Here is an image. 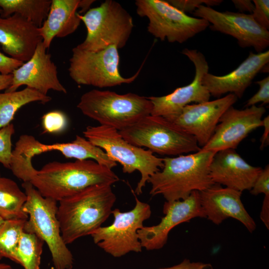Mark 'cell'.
I'll return each instance as SVG.
<instances>
[{
    "label": "cell",
    "instance_id": "cell-27",
    "mask_svg": "<svg viewBox=\"0 0 269 269\" xmlns=\"http://www.w3.org/2000/svg\"><path fill=\"white\" fill-rule=\"evenodd\" d=\"M44 243L35 234L24 231L17 250L19 264L24 269H40Z\"/></svg>",
    "mask_w": 269,
    "mask_h": 269
},
{
    "label": "cell",
    "instance_id": "cell-28",
    "mask_svg": "<svg viewBox=\"0 0 269 269\" xmlns=\"http://www.w3.org/2000/svg\"><path fill=\"white\" fill-rule=\"evenodd\" d=\"M14 133L12 124L0 129V163L9 169L12 158L11 137Z\"/></svg>",
    "mask_w": 269,
    "mask_h": 269
},
{
    "label": "cell",
    "instance_id": "cell-21",
    "mask_svg": "<svg viewBox=\"0 0 269 269\" xmlns=\"http://www.w3.org/2000/svg\"><path fill=\"white\" fill-rule=\"evenodd\" d=\"M38 28L17 13L5 18L0 16V44L3 51L11 58L27 61L42 41Z\"/></svg>",
    "mask_w": 269,
    "mask_h": 269
},
{
    "label": "cell",
    "instance_id": "cell-22",
    "mask_svg": "<svg viewBox=\"0 0 269 269\" xmlns=\"http://www.w3.org/2000/svg\"><path fill=\"white\" fill-rule=\"evenodd\" d=\"M94 0H51L47 18L38 28L39 34L46 49L49 48L55 37H64L74 32L81 20L80 12L88 10Z\"/></svg>",
    "mask_w": 269,
    "mask_h": 269
},
{
    "label": "cell",
    "instance_id": "cell-5",
    "mask_svg": "<svg viewBox=\"0 0 269 269\" xmlns=\"http://www.w3.org/2000/svg\"><path fill=\"white\" fill-rule=\"evenodd\" d=\"M22 186L27 196L23 211L28 215L24 231L33 233L47 245L55 269H72L73 257L61 236L57 201L44 197L30 182Z\"/></svg>",
    "mask_w": 269,
    "mask_h": 269
},
{
    "label": "cell",
    "instance_id": "cell-39",
    "mask_svg": "<svg viewBox=\"0 0 269 269\" xmlns=\"http://www.w3.org/2000/svg\"><path fill=\"white\" fill-rule=\"evenodd\" d=\"M13 75L12 74L2 75L0 74V91L5 90L10 86Z\"/></svg>",
    "mask_w": 269,
    "mask_h": 269
},
{
    "label": "cell",
    "instance_id": "cell-9",
    "mask_svg": "<svg viewBox=\"0 0 269 269\" xmlns=\"http://www.w3.org/2000/svg\"><path fill=\"white\" fill-rule=\"evenodd\" d=\"M135 206L129 211L121 212L118 208L113 210V223L108 226H101L90 235L95 244L114 257L142 251L137 232L151 216V210L148 204L140 201L135 196Z\"/></svg>",
    "mask_w": 269,
    "mask_h": 269
},
{
    "label": "cell",
    "instance_id": "cell-31",
    "mask_svg": "<svg viewBox=\"0 0 269 269\" xmlns=\"http://www.w3.org/2000/svg\"><path fill=\"white\" fill-rule=\"evenodd\" d=\"M255 7L251 13L255 20L262 27L269 29V0H254Z\"/></svg>",
    "mask_w": 269,
    "mask_h": 269
},
{
    "label": "cell",
    "instance_id": "cell-2",
    "mask_svg": "<svg viewBox=\"0 0 269 269\" xmlns=\"http://www.w3.org/2000/svg\"><path fill=\"white\" fill-rule=\"evenodd\" d=\"M216 152H196L163 158V167L148 179L152 196L161 195L166 201L183 200L195 191H203L214 183L210 166Z\"/></svg>",
    "mask_w": 269,
    "mask_h": 269
},
{
    "label": "cell",
    "instance_id": "cell-11",
    "mask_svg": "<svg viewBox=\"0 0 269 269\" xmlns=\"http://www.w3.org/2000/svg\"><path fill=\"white\" fill-rule=\"evenodd\" d=\"M118 49L112 45L103 50L91 52L75 47L69 60V76L78 84L100 88L132 83L138 76L142 66L132 77H123L119 69Z\"/></svg>",
    "mask_w": 269,
    "mask_h": 269
},
{
    "label": "cell",
    "instance_id": "cell-37",
    "mask_svg": "<svg viewBox=\"0 0 269 269\" xmlns=\"http://www.w3.org/2000/svg\"><path fill=\"white\" fill-rule=\"evenodd\" d=\"M232 1L240 12L248 11L252 13L254 9L255 5L251 0H233Z\"/></svg>",
    "mask_w": 269,
    "mask_h": 269
},
{
    "label": "cell",
    "instance_id": "cell-13",
    "mask_svg": "<svg viewBox=\"0 0 269 269\" xmlns=\"http://www.w3.org/2000/svg\"><path fill=\"white\" fill-rule=\"evenodd\" d=\"M182 53L193 63L195 73L188 85L175 89L160 97H148L152 103L151 115L162 117L172 122L183 109L191 103H201L209 101L210 94L202 84L204 76L208 73L209 66L204 55L195 49H184Z\"/></svg>",
    "mask_w": 269,
    "mask_h": 269
},
{
    "label": "cell",
    "instance_id": "cell-6",
    "mask_svg": "<svg viewBox=\"0 0 269 269\" xmlns=\"http://www.w3.org/2000/svg\"><path fill=\"white\" fill-rule=\"evenodd\" d=\"M83 133L88 140L103 149L114 161L119 162L124 173L139 172L140 179L134 191L137 195L142 193L149 178L163 167V158L156 156L148 149L130 143L114 128L89 126Z\"/></svg>",
    "mask_w": 269,
    "mask_h": 269
},
{
    "label": "cell",
    "instance_id": "cell-40",
    "mask_svg": "<svg viewBox=\"0 0 269 269\" xmlns=\"http://www.w3.org/2000/svg\"><path fill=\"white\" fill-rule=\"evenodd\" d=\"M0 269H14L11 266L0 262Z\"/></svg>",
    "mask_w": 269,
    "mask_h": 269
},
{
    "label": "cell",
    "instance_id": "cell-4",
    "mask_svg": "<svg viewBox=\"0 0 269 269\" xmlns=\"http://www.w3.org/2000/svg\"><path fill=\"white\" fill-rule=\"evenodd\" d=\"M77 108L100 125L120 131L150 115L152 105L148 97L134 93L93 89L82 95Z\"/></svg>",
    "mask_w": 269,
    "mask_h": 269
},
{
    "label": "cell",
    "instance_id": "cell-41",
    "mask_svg": "<svg viewBox=\"0 0 269 269\" xmlns=\"http://www.w3.org/2000/svg\"><path fill=\"white\" fill-rule=\"evenodd\" d=\"M3 221L4 220L0 217V227L2 223H3Z\"/></svg>",
    "mask_w": 269,
    "mask_h": 269
},
{
    "label": "cell",
    "instance_id": "cell-35",
    "mask_svg": "<svg viewBox=\"0 0 269 269\" xmlns=\"http://www.w3.org/2000/svg\"><path fill=\"white\" fill-rule=\"evenodd\" d=\"M159 269H213V267L210 264L191 262L189 259H185L176 265Z\"/></svg>",
    "mask_w": 269,
    "mask_h": 269
},
{
    "label": "cell",
    "instance_id": "cell-16",
    "mask_svg": "<svg viewBox=\"0 0 269 269\" xmlns=\"http://www.w3.org/2000/svg\"><path fill=\"white\" fill-rule=\"evenodd\" d=\"M237 99L229 94L211 101L188 105L171 122L192 135L202 148L213 134L222 115Z\"/></svg>",
    "mask_w": 269,
    "mask_h": 269
},
{
    "label": "cell",
    "instance_id": "cell-3",
    "mask_svg": "<svg viewBox=\"0 0 269 269\" xmlns=\"http://www.w3.org/2000/svg\"><path fill=\"white\" fill-rule=\"evenodd\" d=\"M119 180L111 169L88 159L49 162L29 182L43 197L59 201L89 186H112Z\"/></svg>",
    "mask_w": 269,
    "mask_h": 269
},
{
    "label": "cell",
    "instance_id": "cell-15",
    "mask_svg": "<svg viewBox=\"0 0 269 269\" xmlns=\"http://www.w3.org/2000/svg\"><path fill=\"white\" fill-rule=\"evenodd\" d=\"M265 112L263 106L255 105L242 110L231 106L222 115L213 134L201 149L216 152L235 149L251 132L263 126Z\"/></svg>",
    "mask_w": 269,
    "mask_h": 269
},
{
    "label": "cell",
    "instance_id": "cell-1",
    "mask_svg": "<svg viewBox=\"0 0 269 269\" xmlns=\"http://www.w3.org/2000/svg\"><path fill=\"white\" fill-rule=\"evenodd\" d=\"M116 196L112 186L97 184L59 201L57 218L66 244L90 235L112 214Z\"/></svg>",
    "mask_w": 269,
    "mask_h": 269
},
{
    "label": "cell",
    "instance_id": "cell-26",
    "mask_svg": "<svg viewBox=\"0 0 269 269\" xmlns=\"http://www.w3.org/2000/svg\"><path fill=\"white\" fill-rule=\"evenodd\" d=\"M27 220H4L0 227V259L7 258L19 264L17 250Z\"/></svg>",
    "mask_w": 269,
    "mask_h": 269
},
{
    "label": "cell",
    "instance_id": "cell-10",
    "mask_svg": "<svg viewBox=\"0 0 269 269\" xmlns=\"http://www.w3.org/2000/svg\"><path fill=\"white\" fill-rule=\"evenodd\" d=\"M137 14L148 19V32L161 41L182 43L205 30L210 23L190 16L163 0H136Z\"/></svg>",
    "mask_w": 269,
    "mask_h": 269
},
{
    "label": "cell",
    "instance_id": "cell-36",
    "mask_svg": "<svg viewBox=\"0 0 269 269\" xmlns=\"http://www.w3.org/2000/svg\"><path fill=\"white\" fill-rule=\"evenodd\" d=\"M260 218L268 229H269V196H265L260 213Z\"/></svg>",
    "mask_w": 269,
    "mask_h": 269
},
{
    "label": "cell",
    "instance_id": "cell-30",
    "mask_svg": "<svg viewBox=\"0 0 269 269\" xmlns=\"http://www.w3.org/2000/svg\"><path fill=\"white\" fill-rule=\"evenodd\" d=\"M166 1L172 6L185 13L194 12L203 4L211 7L218 5L223 2L221 0H168Z\"/></svg>",
    "mask_w": 269,
    "mask_h": 269
},
{
    "label": "cell",
    "instance_id": "cell-34",
    "mask_svg": "<svg viewBox=\"0 0 269 269\" xmlns=\"http://www.w3.org/2000/svg\"><path fill=\"white\" fill-rule=\"evenodd\" d=\"M24 62L8 57L0 52V73L2 75L12 74Z\"/></svg>",
    "mask_w": 269,
    "mask_h": 269
},
{
    "label": "cell",
    "instance_id": "cell-8",
    "mask_svg": "<svg viewBox=\"0 0 269 269\" xmlns=\"http://www.w3.org/2000/svg\"><path fill=\"white\" fill-rule=\"evenodd\" d=\"M87 29L85 40L76 47L98 52L114 45L118 49L127 44L134 25L130 14L118 2L106 0L99 6L78 13Z\"/></svg>",
    "mask_w": 269,
    "mask_h": 269
},
{
    "label": "cell",
    "instance_id": "cell-42",
    "mask_svg": "<svg viewBox=\"0 0 269 269\" xmlns=\"http://www.w3.org/2000/svg\"><path fill=\"white\" fill-rule=\"evenodd\" d=\"M1 12V9L0 8V14Z\"/></svg>",
    "mask_w": 269,
    "mask_h": 269
},
{
    "label": "cell",
    "instance_id": "cell-32",
    "mask_svg": "<svg viewBox=\"0 0 269 269\" xmlns=\"http://www.w3.org/2000/svg\"><path fill=\"white\" fill-rule=\"evenodd\" d=\"M259 86V91L250 98L245 105L246 108L255 106L262 102L263 104L269 103V77L256 82Z\"/></svg>",
    "mask_w": 269,
    "mask_h": 269
},
{
    "label": "cell",
    "instance_id": "cell-23",
    "mask_svg": "<svg viewBox=\"0 0 269 269\" xmlns=\"http://www.w3.org/2000/svg\"><path fill=\"white\" fill-rule=\"evenodd\" d=\"M27 196L13 180L0 177V217L3 220L25 219L28 215L23 211Z\"/></svg>",
    "mask_w": 269,
    "mask_h": 269
},
{
    "label": "cell",
    "instance_id": "cell-17",
    "mask_svg": "<svg viewBox=\"0 0 269 269\" xmlns=\"http://www.w3.org/2000/svg\"><path fill=\"white\" fill-rule=\"evenodd\" d=\"M46 50L42 41L40 42L31 58L12 72L11 84L5 92L16 91L26 85L44 95L50 90L67 93L58 79L57 67Z\"/></svg>",
    "mask_w": 269,
    "mask_h": 269
},
{
    "label": "cell",
    "instance_id": "cell-19",
    "mask_svg": "<svg viewBox=\"0 0 269 269\" xmlns=\"http://www.w3.org/2000/svg\"><path fill=\"white\" fill-rule=\"evenodd\" d=\"M262 169L248 163L234 149H226L215 153L210 174L214 184L242 192L251 189Z\"/></svg>",
    "mask_w": 269,
    "mask_h": 269
},
{
    "label": "cell",
    "instance_id": "cell-18",
    "mask_svg": "<svg viewBox=\"0 0 269 269\" xmlns=\"http://www.w3.org/2000/svg\"><path fill=\"white\" fill-rule=\"evenodd\" d=\"M242 193L217 184L199 192L205 218L219 225L225 220L232 218L240 222L250 233L254 232L256 224L242 202Z\"/></svg>",
    "mask_w": 269,
    "mask_h": 269
},
{
    "label": "cell",
    "instance_id": "cell-43",
    "mask_svg": "<svg viewBox=\"0 0 269 269\" xmlns=\"http://www.w3.org/2000/svg\"></svg>",
    "mask_w": 269,
    "mask_h": 269
},
{
    "label": "cell",
    "instance_id": "cell-33",
    "mask_svg": "<svg viewBox=\"0 0 269 269\" xmlns=\"http://www.w3.org/2000/svg\"><path fill=\"white\" fill-rule=\"evenodd\" d=\"M254 195L263 193L265 196H269V166L267 165L263 169L250 190Z\"/></svg>",
    "mask_w": 269,
    "mask_h": 269
},
{
    "label": "cell",
    "instance_id": "cell-38",
    "mask_svg": "<svg viewBox=\"0 0 269 269\" xmlns=\"http://www.w3.org/2000/svg\"><path fill=\"white\" fill-rule=\"evenodd\" d=\"M264 131L261 139L260 149H263L269 144V117L268 115L263 119V126Z\"/></svg>",
    "mask_w": 269,
    "mask_h": 269
},
{
    "label": "cell",
    "instance_id": "cell-7",
    "mask_svg": "<svg viewBox=\"0 0 269 269\" xmlns=\"http://www.w3.org/2000/svg\"><path fill=\"white\" fill-rule=\"evenodd\" d=\"M119 133L130 143L160 155H180L201 149L192 135L160 116H145Z\"/></svg>",
    "mask_w": 269,
    "mask_h": 269
},
{
    "label": "cell",
    "instance_id": "cell-25",
    "mask_svg": "<svg viewBox=\"0 0 269 269\" xmlns=\"http://www.w3.org/2000/svg\"><path fill=\"white\" fill-rule=\"evenodd\" d=\"M51 0H0V17H7L17 13L41 27L47 18Z\"/></svg>",
    "mask_w": 269,
    "mask_h": 269
},
{
    "label": "cell",
    "instance_id": "cell-14",
    "mask_svg": "<svg viewBox=\"0 0 269 269\" xmlns=\"http://www.w3.org/2000/svg\"><path fill=\"white\" fill-rule=\"evenodd\" d=\"M164 216L157 225L143 226L137 232L142 248L147 251L159 250L166 244L170 231L176 226L197 217L205 218L199 192L195 191L186 198L168 202L163 207Z\"/></svg>",
    "mask_w": 269,
    "mask_h": 269
},
{
    "label": "cell",
    "instance_id": "cell-24",
    "mask_svg": "<svg viewBox=\"0 0 269 269\" xmlns=\"http://www.w3.org/2000/svg\"><path fill=\"white\" fill-rule=\"evenodd\" d=\"M51 100L50 96L27 87L0 93V129L10 124L16 112L25 105L34 102L45 104Z\"/></svg>",
    "mask_w": 269,
    "mask_h": 269
},
{
    "label": "cell",
    "instance_id": "cell-12",
    "mask_svg": "<svg viewBox=\"0 0 269 269\" xmlns=\"http://www.w3.org/2000/svg\"><path fill=\"white\" fill-rule=\"evenodd\" d=\"M193 15L211 23V30L236 38L242 48L253 47L258 53L269 46V31L260 25L251 13L220 12L202 5L193 12Z\"/></svg>",
    "mask_w": 269,
    "mask_h": 269
},
{
    "label": "cell",
    "instance_id": "cell-20",
    "mask_svg": "<svg viewBox=\"0 0 269 269\" xmlns=\"http://www.w3.org/2000/svg\"><path fill=\"white\" fill-rule=\"evenodd\" d=\"M269 62V50L257 54L250 52L236 69L226 75L216 76L206 73L203 78L202 84L214 97L219 98L229 93L241 98L255 77Z\"/></svg>",
    "mask_w": 269,
    "mask_h": 269
},
{
    "label": "cell",
    "instance_id": "cell-29",
    "mask_svg": "<svg viewBox=\"0 0 269 269\" xmlns=\"http://www.w3.org/2000/svg\"><path fill=\"white\" fill-rule=\"evenodd\" d=\"M42 125L45 133H58L66 129L67 119L62 112L58 110L52 111L43 116Z\"/></svg>",
    "mask_w": 269,
    "mask_h": 269
}]
</instances>
